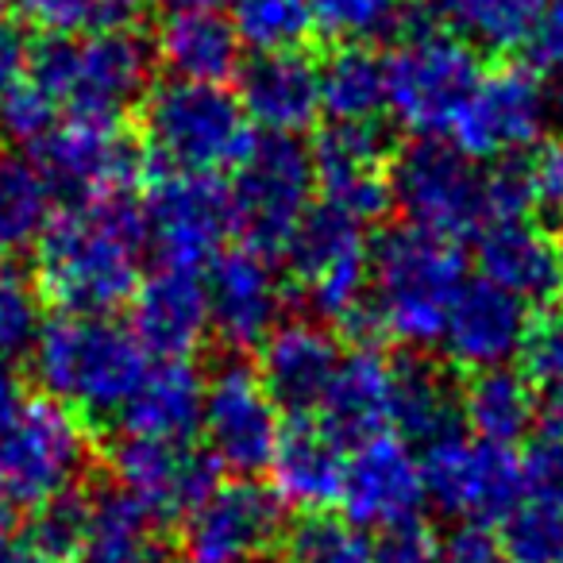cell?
Listing matches in <instances>:
<instances>
[{
    "mask_svg": "<svg viewBox=\"0 0 563 563\" xmlns=\"http://www.w3.org/2000/svg\"><path fill=\"white\" fill-rule=\"evenodd\" d=\"M151 251L147 212L132 194L66 205L35 243V290L63 317H112L132 306Z\"/></svg>",
    "mask_w": 563,
    "mask_h": 563,
    "instance_id": "obj_1",
    "label": "cell"
},
{
    "mask_svg": "<svg viewBox=\"0 0 563 563\" xmlns=\"http://www.w3.org/2000/svg\"><path fill=\"white\" fill-rule=\"evenodd\" d=\"M155 40L135 27H109L93 35H43L27 58V78L70 120L120 124L155 78Z\"/></svg>",
    "mask_w": 563,
    "mask_h": 563,
    "instance_id": "obj_2",
    "label": "cell"
},
{
    "mask_svg": "<svg viewBox=\"0 0 563 563\" xmlns=\"http://www.w3.org/2000/svg\"><path fill=\"white\" fill-rule=\"evenodd\" d=\"M467 286V258L460 243L401 224L371 243V301L386 336L413 347H440L444 324Z\"/></svg>",
    "mask_w": 563,
    "mask_h": 563,
    "instance_id": "obj_3",
    "label": "cell"
},
{
    "mask_svg": "<svg viewBox=\"0 0 563 563\" xmlns=\"http://www.w3.org/2000/svg\"><path fill=\"white\" fill-rule=\"evenodd\" d=\"M151 371V352L112 317H55L32 347L47 398L86 417H117Z\"/></svg>",
    "mask_w": 563,
    "mask_h": 563,
    "instance_id": "obj_4",
    "label": "cell"
},
{
    "mask_svg": "<svg viewBox=\"0 0 563 563\" xmlns=\"http://www.w3.org/2000/svg\"><path fill=\"white\" fill-rule=\"evenodd\" d=\"M251 120L224 86L163 81L143 97L140 143L163 174H217L251 147Z\"/></svg>",
    "mask_w": 563,
    "mask_h": 563,
    "instance_id": "obj_5",
    "label": "cell"
},
{
    "mask_svg": "<svg viewBox=\"0 0 563 563\" xmlns=\"http://www.w3.org/2000/svg\"><path fill=\"white\" fill-rule=\"evenodd\" d=\"M386 109L417 140H437L452 132L455 117L483 78V63L471 43L444 32L429 9L413 16L398 47L383 58Z\"/></svg>",
    "mask_w": 563,
    "mask_h": 563,
    "instance_id": "obj_6",
    "label": "cell"
},
{
    "mask_svg": "<svg viewBox=\"0 0 563 563\" xmlns=\"http://www.w3.org/2000/svg\"><path fill=\"white\" fill-rule=\"evenodd\" d=\"M89 432L74 409L55 398H27L0 421V501L40 509L66 490H78L89 467Z\"/></svg>",
    "mask_w": 563,
    "mask_h": 563,
    "instance_id": "obj_7",
    "label": "cell"
},
{
    "mask_svg": "<svg viewBox=\"0 0 563 563\" xmlns=\"http://www.w3.org/2000/svg\"><path fill=\"white\" fill-rule=\"evenodd\" d=\"M313 194L317 166L309 143L298 135H255L232 178L235 232L243 235V247L282 258L294 228L313 205Z\"/></svg>",
    "mask_w": 563,
    "mask_h": 563,
    "instance_id": "obj_8",
    "label": "cell"
},
{
    "mask_svg": "<svg viewBox=\"0 0 563 563\" xmlns=\"http://www.w3.org/2000/svg\"><path fill=\"white\" fill-rule=\"evenodd\" d=\"M394 205L406 224L460 243L463 235H483L494 224L486 170L440 140H413L390 163Z\"/></svg>",
    "mask_w": 563,
    "mask_h": 563,
    "instance_id": "obj_9",
    "label": "cell"
},
{
    "mask_svg": "<svg viewBox=\"0 0 563 563\" xmlns=\"http://www.w3.org/2000/svg\"><path fill=\"white\" fill-rule=\"evenodd\" d=\"M424 494L448 517L467 525L506 521L529 494V471L517 448L452 432L421 452Z\"/></svg>",
    "mask_w": 563,
    "mask_h": 563,
    "instance_id": "obj_10",
    "label": "cell"
},
{
    "mask_svg": "<svg viewBox=\"0 0 563 563\" xmlns=\"http://www.w3.org/2000/svg\"><path fill=\"white\" fill-rule=\"evenodd\" d=\"M282 258L301 282V294L321 321L340 324L355 306L371 298L367 232L360 220L332 209V205H309Z\"/></svg>",
    "mask_w": 563,
    "mask_h": 563,
    "instance_id": "obj_11",
    "label": "cell"
},
{
    "mask_svg": "<svg viewBox=\"0 0 563 563\" xmlns=\"http://www.w3.org/2000/svg\"><path fill=\"white\" fill-rule=\"evenodd\" d=\"M147 240L158 266L201 274L235 232L232 186L217 174H158L143 197Z\"/></svg>",
    "mask_w": 563,
    "mask_h": 563,
    "instance_id": "obj_12",
    "label": "cell"
},
{
    "mask_svg": "<svg viewBox=\"0 0 563 563\" xmlns=\"http://www.w3.org/2000/svg\"><path fill=\"white\" fill-rule=\"evenodd\" d=\"M552 120V93L532 66H494L483 70L475 93L452 124V147L471 163H506L544 143Z\"/></svg>",
    "mask_w": 563,
    "mask_h": 563,
    "instance_id": "obj_13",
    "label": "cell"
},
{
    "mask_svg": "<svg viewBox=\"0 0 563 563\" xmlns=\"http://www.w3.org/2000/svg\"><path fill=\"white\" fill-rule=\"evenodd\" d=\"M282 409L266 394L263 378L247 363H224L205 386L201 437L220 471L255 478L271 471L282 440Z\"/></svg>",
    "mask_w": 563,
    "mask_h": 563,
    "instance_id": "obj_14",
    "label": "cell"
},
{
    "mask_svg": "<svg viewBox=\"0 0 563 563\" xmlns=\"http://www.w3.org/2000/svg\"><path fill=\"white\" fill-rule=\"evenodd\" d=\"M32 163L51 197L86 205L109 194H128L143 178L147 151L132 132H124V124L66 120L35 147Z\"/></svg>",
    "mask_w": 563,
    "mask_h": 563,
    "instance_id": "obj_15",
    "label": "cell"
},
{
    "mask_svg": "<svg viewBox=\"0 0 563 563\" xmlns=\"http://www.w3.org/2000/svg\"><path fill=\"white\" fill-rule=\"evenodd\" d=\"M286 540V506L255 478L220 483L181 521V563H258Z\"/></svg>",
    "mask_w": 563,
    "mask_h": 563,
    "instance_id": "obj_16",
    "label": "cell"
},
{
    "mask_svg": "<svg viewBox=\"0 0 563 563\" xmlns=\"http://www.w3.org/2000/svg\"><path fill=\"white\" fill-rule=\"evenodd\" d=\"M220 467L205 448L163 444V440L120 437L112 448V478L132 494L151 521H186L205 498L220 486Z\"/></svg>",
    "mask_w": 563,
    "mask_h": 563,
    "instance_id": "obj_17",
    "label": "cell"
},
{
    "mask_svg": "<svg viewBox=\"0 0 563 563\" xmlns=\"http://www.w3.org/2000/svg\"><path fill=\"white\" fill-rule=\"evenodd\" d=\"M321 201L347 212L360 224L390 212V143L378 124H329L309 143Z\"/></svg>",
    "mask_w": 563,
    "mask_h": 563,
    "instance_id": "obj_18",
    "label": "cell"
},
{
    "mask_svg": "<svg viewBox=\"0 0 563 563\" xmlns=\"http://www.w3.org/2000/svg\"><path fill=\"white\" fill-rule=\"evenodd\" d=\"M424 475L421 455L401 437L386 432L367 444L352 448L344 467V490L340 506L355 529H390V525L413 521L424 506Z\"/></svg>",
    "mask_w": 563,
    "mask_h": 563,
    "instance_id": "obj_19",
    "label": "cell"
},
{
    "mask_svg": "<svg viewBox=\"0 0 563 563\" xmlns=\"http://www.w3.org/2000/svg\"><path fill=\"white\" fill-rule=\"evenodd\" d=\"M209 294V332L228 352L263 347V340L278 329L282 282L274 258L251 247H232L209 266L205 278Z\"/></svg>",
    "mask_w": 563,
    "mask_h": 563,
    "instance_id": "obj_20",
    "label": "cell"
},
{
    "mask_svg": "<svg viewBox=\"0 0 563 563\" xmlns=\"http://www.w3.org/2000/svg\"><path fill=\"white\" fill-rule=\"evenodd\" d=\"M529 329L532 317L521 298L498 290L486 278H467L444 324L440 352L452 367H463L471 375L509 367L525 352Z\"/></svg>",
    "mask_w": 563,
    "mask_h": 563,
    "instance_id": "obj_21",
    "label": "cell"
},
{
    "mask_svg": "<svg viewBox=\"0 0 563 563\" xmlns=\"http://www.w3.org/2000/svg\"><path fill=\"white\" fill-rule=\"evenodd\" d=\"M344 352L336 336L317 321H286L258 347V378L274 406L294 417H309L321 409Z\"/></svg>",
    "mask_w": 563,
    "mask_h": 563,
    "instance_id": "obj_22",
    "label": "cell"
},
{
    "mask_svg": "<svg viewBox=\"0 0 563 563\" xmlns=\"http://www.w3.org/2000/svg\"><path fill=\"white\" fill-rule=\"evenodd\" d=\"M132 332L163 363L189 360L209 336V294L201 274L155 266L132 298Z\"/></svg>",
    "mask_w": 563,
    "mask_h": 563,
    "instance_id": "obj_23",
    "label": "cell"
},
{
    "mask_svg": "<svg viewBox=\"0 0 563 563\" xmlns=\"http://www.w3.org/2000/svg\"><path fill=\"white\" fill-rule=\"evenodd\" d=\"M235 78L243 112L263 132L301 135L321 117V63H313L306 51L255 55Z\"/></svg>",
    "mask_w": 563,
    "mask_h": 563,
    "instance_id": "obj_24",
    "label": "cell"
},
{
    "mask_svg": "<svg viewBox=\"0 0 563 563\" xmlns=\"http://www.w3.org/2000/svg\"><path fill=\"white\" fill-rule=\"evenodd\" d=\"M344 467H347L344 444H336L309 417H294L282 429L278 452H274L271 490L278 494V501L286 509H298L306 517L329 514L332 506H340Z\"/></svg>",
    "mask_w": 563,
    "mask_h": 563,
    "instance_id": "obj_25",
    "label": "cell"
},
{
    "mask_svg": "<svg viewBox=\"0 0 563 563\" xmlns=\"http://www.w3.org/2000/svg\"><path fill=\"white\" fill-rule=\"evenodd\" d=\"M394 406V360H386L378 347H355L344 355L329 394L321 401V429L336 444L360 448L375 437L390 432Z\"/></svg>",
    "mask_w": 563,
    "mask_h": 563,
    "instance_id": "obj_26",
    "label": "cell"
},
{
    "mask_svg": "<svg viewBox=\"0 0 563 563\" xmlns=\"http://www.w3.org/2000/svg\"><path fill=\"white\" fill-rule=\"evenodd\" d=\"M478 278L494 282L498 290L521 298L525 306L548 301L560 294L563 282V251L548 228L529 220H501L478 235Z\"/></svg>",
    "mask_w": 563,
    "mask_h": 563,
    "instance_id": "obj_27",
    "label": "cell"
},
{
    "mask_svg": "<svg viewBox=\"0 0 563 563\" xmlns=\"http://www.w3.org/2000/svg\"><path fill=\"white\" fill-rule=\"evenodd\" d=\"M205 378L189 360L158 363L147 371L140 390L117 413L120 437L194 444L205 417Z\"/></svg>",
    "mask_w": 563,
    "mask_h": 563,
    "instance_id": "obj_28",
    "label": "cell"
},
{
    "mask_svg": "<svg viewBox=\"0 0 563 563\" xmlns=\"http://www.w3.org/2000/svg\"><path fill=\"white\" fill-rule=\"evenodd\" d=\"M463 429V386L452 371L429 355L394 360V406L390 432L406 444H437Z\"/></svg>",
    "mask_w": 563,
    "mask_h": 563,
    "instance_id": "obj_29",
    "label": "cell"
},
{
    "mask_svg": "<svg viewBox=\"0 0 563 563\" xmlns=\"http://www.w3.org/2000/svg\"><path fill=\"white\" fill-rule=\"evenodd\" d=\"M240 35L224 12H170L158 24L155 58L170 70L174 81H197V86H224L243 70Z\"/></svg>",
    "mask_w": 563,
    "mask_h": 563,
    "instance_id": "obj_30",
    "label": "cell"
},
{
    "mask_svg": "<svg viewBox=\"0 0 563 563\" xmlns=\"http://www.w3.org/2000/svg\"><path fill=\"white\" fill-rule=\"evenodd\" d=\"M463 424L471 437L514 448L540 424L537 386L525 371H478L463 386Z\"/></svg>",
    "mask_w": 563,
    "mask_h": 563,
    "instance_id": "obj_31",
    "label": "cell"
},
{
    "mask_svg": "<svg viewBox=\"0 0 563 563\" xmlns=\"http://www.w3.org/2000/svg\"><path fill=\"white\" fill-rule=\"evenodd\" d=\"M552 0H424L444 32L483 51L525 47Z\"/></svg>",
    "mask_w": 563,
    "mask_h": 563,
    "instance_id": "obj_32",
    "label": "cell"
},
{
    "mask_svg": "<svg viewBox=\"0 0 563 563\" xmlns=\"http://www.w3.org/2000/svg\"><path fill=\"white\" fill-rule=\"evenodd\" d=\"M386 109V66L363 43H340L321 63V112L332 124H375Z\"/></svg>",
    "mask_w": 563,
    "mask_h": 563,
    "instance_id": "obj_33",
    "label": "cell"
},
{
    "mask_svg": "<svg viewBox=\"0 0 563 563\" xmlns=\"http://www.w3.org/2000/svg\"><path fill=\"white\" fill-rule=\"evenodd\" d=\"M81 560L97 563H155V521L120 486L89 494V544Z\"/></svg>",
    "mask_w": 563,
    "mask_h": 563,
    "instance_id": "obj_34",
    "label": "cell"
},
{
    "mask_svg": "<svg viewBox=\"0 0 563 563\" xmlns=\"http://www.w3.org/2000/svg\"><path fill=\"white\" fill-rule=\"evenodd\" d=\"M51 217V189L32 158L0 151V255L40 243Z\"/></svg>",
    "mask_w": 563,
    "mask_h": 563,
    "instance_id": "obj_35",
    "label": "cell"
},
{
    "mask_svg": "<svg viewBox=\"0 0 563 563\" xmlns=\"http://www.w3.org/2000/svg\"><path fill=\"white\" fill-rule=\"evenodd\" d=\"M317 20V32H324L336 43H375L390 35H406L413 24V0H309Z\"/></svg>",
    "mask_w": 563,
    "mask_h": 563,
    "instance_id": "obj_36",
    "label": "cell"
},
{
    "mask_svg": "<svg viewBox=\"0 0 563 563\" xmlns=\"http://www.w3.org/2000/svg\"><path fill=\"white\" fill-rule=\"evenodd\" d=\"M235 35L255 55H282L301 51L317 32L309 0H240L235 4Z\"/></svg>",
    "mask_w": 563,
    "mask_h": 563,
    "instance_id": "obj_37",
    "label": "cell"
},
{
    "mask_svg": "<svg viewBox=\"0 0 563 563\" xmlns=\"http://www.w3.org/2000/svg\"><path fill=\"white\" fill-rule=\"evenodd\" d=\"M501 548L509 563H563V506L525 494L521 506L501 521Z\"/></svg>",
    "mask_w": 563,
    "mask_h": 563,
    "instance_id": "obj_38",
    "label": "cell"
},
{
    "mask_svg": "<svg viewBox=\"0 0 563 563\" xmlns=\"http://www.w3.org/2000/svg\"><path fill=\"white\" fill-rule=\"evenodd\" d=\"M24 540L55 563L81 560L89 544V490L78 486V490L51 498L47 506L32 509V525H27Z\"/></svg>",
    "mask_w": 563,
    "mask_h": 563,
    "instance_id": "obj_39",
    "label": "cell"
},
{
    "mask_svg": "<svg viewBox=\"0 0 563 563\" xmlns=\"http://www.w3.org/2000/svg\"><path fill=\"white\" fill-rule=\"evenodd\" d=\"M286 563H375V548L352 521L317 514L286 532Z\"/></svg>",
    "mask_w": 563,
    "mask_h": 563,
    "instance_id": "obj_40",
    "label": "cell"
},
{
    "mask_svg": "<svg viewBox=\"0 0 563 563\" xmlns=\"http://www.w3.org/2000/svg\"><path fill=\"white\" fill-rule=\"evenodd\" d=\"M43 324V298L35 282L24 278L9 255H0V360H20L32 355Z\"/></svg>",
    "mask_w": 563,
    "mask_h": 563,
    "instance_id": "obj_41",
    "label": "cell"
},
{
    "mask_svg": "<svg viewBox=\"0 0 563 563\" xmlns=\"http://www.w3.org/2000/svg\"><path fill=\"white\" fill-rule=\"evenodd\" d=\"M16 4L27 20L47 27V35H93L128 27L135 9L151 0H16Z\"/></svg>",
    "mask_w": 563,
    "mask_h": 563,
    "instance_id": "obj_42",
    "label": "cell"
},
{
    "mask_svg": "<svg viewBox=\"0 0 563 563\" xmlns=\"http://www.w3.org/2000/svg\"><path fill=\"white\" fill-rule=\"evenodd\" d=\"M58 112L63 109L32 78L16 81L9 93H0V132L35 151L58 128Z\"/></svg>",
    "mask_w": 563,
    "mask_h": 563,
    "instance_id": "obj_43",
    "label": "cell"
},
{
    "mask_svg": "<svg viewBox=\"0 0 563 563\" xmlns=\"http://www.w3.org/2000/svg\"><path fill=\"white\" fill-rule=\"evenodd\" d=\"M525 174H529L532 205L548 212L555 224H563V135L537 143L525 163Z\"/></svg>",
    "mask_w": 563,
    "mask_h": 563,
    "instance_id": "obj_44",
    "label": "cell"
},
{
    "mask_svg": "<svg viewBox=\"0 0 563 563\" xmlns=\"http://www.w3.org/2000/svg\"><path fill=\"white\" fill-rule=\"evenodd\" d=\"M521 355H525V375L532 378V386H544V390L563 386V317H540V321H532Z\"/></svg>",
    "mask_w": 563,
    "mask_h": 563,
    "instance_id": "obj_45",
    "label": "cell"
},
{
    "mask_svg": "<svg viewBox=\"0 0 563 563\" xmlns=\"http://www.w3.org/2000/svg\"><path fill=\"white\" fill-rule=\"evenodd\" d=\"M375 563H437L440 560V540L421 517L413 521H401L383 529L375 540Z\"/></svg>",
    "mask_w": 563,
    "mask_h": 563,
    "instance_id": "obj_46",
    "label": "cell"
},
{
    "mask_svg": "<svg viewBox=\"0 0 563 563\" xmlns=\"http://www.w3.org/2000/svg\"><path fill=\"white\" fill-rule=\"evenodd\" d=\"M437 563H501V537H494L490 525L460 521L440 540Z\"/></svg>",
    "mask_w": 563,
    "mask_h": 563,
    "instance_id": "obj_47",
    "label": "cell"
},
{
    "mask_svg": "<svg viewBox=\"0 0 563 563\" xmlns=\"http://www.w3.org/2000/svg\"><path fill=\"white\" fill-rule=\"evenodd\" d=\"M525 51H529L532 70L548 74L555 63H563V0H552V4H548L544 16H540V24L532 27Z\"/></svg>",
    "mask_w": 563,
    "mask_h": 563,
    "instance_id": "obj_48",
    "label": "cell"
},
{
    "mask_svg": "<svg viewBox=\"0 0 563 563\" xmlns=\"http://www.w3.org/2000/svg\"><path fill=\"white\" fill-rule=\"evenodd\" d=\"M27 58H32V47H27L24 24L0 9V93H9L16 81H24L20 74L27 70Z\"/></svg>",
    "mask_w": 563,
    "mask_h": 563,
    "instance_id": "obj_49",
    "label": "cell"
},
{
    "mask_svg": "<svg viewBox=\"0 0 563 563\" xmlns=\"http://www.w3.org/2000/svg\"><path fill=\"white\" fill-rule=\"evenodd\" d=\"M24 378H20L16 363L12 360H0V421L12 417L20 406H24Z\"/></svg>",
    "mask_w": 563,
    "mask_h": 563,
    "instance_id": "obj_50",
    "label": "cell"
},
{
    "mask_svg": "<svg viewBox=\"0 0 563 563\" xmlns=\"http://www.w3.org/2000/svg\"><path fill=\"white\" fill-rule=\"evenodd\" d=\"M0 563H55V560H47L43 552H35L27 540H12L9 548H0Z\"/></svg>",
    "mask_w": 563,
    "mask_h": 563,
    "instance_id": "obj_51",
    "label": "cell"
},
{
    "mask_svg": "<svg viewBox=\"0 0 563 563\" xmlns=\"http://www.w3.org/2000/svg\"><path fill=\"white\" fill-rule=\"evenodd\" d=\"M166 4H174V12H224L240 0H166Z\"/></svg>",
    "mask_w": 563,
    "mask_h": 563,
    "instance_id": "obj_52",
    "label": "cell"
},
{
    "mask_svg": "<svg viewBox=\"0 0 563 563\" xmlns=\"http://www.w3.org/2000/svg\"><path fill=\"white\" fill-rule=\"evenodd\" d=\"M548 81H552V89H548V93H552V104L563 112V63H555L552 70H548Z\"/></svg>",
    "mask_w": 563,
    "mask_h": 563,
    "instance_id": "obj_53",
    "label": "cell"
},
{
    "mask_svg": "<svg viewBox=\"0 0 563 563\" xmlns=\"http://www.w3.org/2000/svg\"><path fill=\"white\" fill-rule=\"evenodd\" d=\"M12 544V506L9 501H0V548Z\"/></svg>",
    "mask_w": 563,
    "mask_h": 563,
    "instance_id": "obj_54",
    "label": "cell"
},
{
    "mask_svg": "<svg viewBox=\"0 0 563 563\" xmlns=\"http://www.w3.org/2000/svg\"><path fill=\"white\" fill-rule=\"evenodd\" d=\"M560 298H563V282H560Z\"/></svg>",
    "mask_w": 563,
    "mask_h": 563,
    "instance_id": "obj_55",
    "label": "cell"
},
{
    "mask_svg": "<svg viewBox=\"0 0 563 563\" xmlns=\"http://www.w3.org/2000/svg\"><path fill=\"white\" fill-rule=\"evenodd\" d=\"M81 563H97V560H81Z\"/></svg>",
    "mask_w": 563,
    "mask_h": 563,
    "instance_id": "obj_56",
    "label": "cell"
},
{
    "mask_svg": "<svg viewBox=\"0 0 563 563\" xmlns=\"http://www.w3.org/2000/svg\"><path fill=\"white\" fill-rule=\"evenodd\" d=\"M560 506H563V501H560Z\"/></svg>",
    "mask_w": 563,
    "mask_h": 563,
    "instance_id": "obj_57",
    "label": "cell"
}]
</instances>
